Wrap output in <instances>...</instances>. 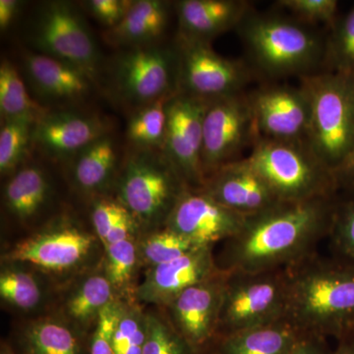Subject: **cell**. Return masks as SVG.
I'll use <instances>...</instances> for the list:
<instances>
[{
	"mask_svg": "<svg viewBox=\"0 0 354 354\" xmlns=\"http://www.w3.org/2000/svg\"><path fill=\"white\" fill-rule=\"evenodd\" d=\"M120 202L102 200L95 205L92 212L93 225L102 244L118 221L127 213Z\"/></svg>",
	"mask_w": 354,
	"mask_h": 354,
	"instance_id": "60d3db41",
	"label": "cell"
},
{
	"mask_svg": "<svg viewBox=\"0 0 354 354\" xmlns=\"http://www.w3.org/2000/svg\"><path fill=\"white\" fill-rule=\"evenodd\" d=\"M50 195V183L43 169L27 165L18 169L4 189L7 209L20 221H27L41 211Z\"/></svg>",
	"mask_w": 354,
	"mask_h": 354,
	"instance_id": "d4e9b609",
	"label": "cell"
},
{
	"mask_svg": "<svg viewBox=\"0 0 354 354\" xmlns=\"http://www.w3.org/2000/svg\"><path fill=\"white\" fill-rule=\"evenodd\" d=\"M334 354H354V335L348 334L337 339Z\"/></svg>",
	"mask_w": 354,
	"mask_h": 354,
	"instance_id": "bcb514c9",
	"label": "cell"
},
{
	"mask_svg": "<svg viewBox=\"0 0 354 354\" xmlns=\"http://www.w3.org/2000/svg\"><path fill=\"white\" fill-rule=\"evenodd\" d=\"M335 179L339 184V190L354 180V147L351 155L335 174Z\"/></svg>",
	"mask_w": 354,
	"mask_h": 354,
	"instance_id": "f6af8a7d",
	"label": "cell"
},
{
	"mask_svg": "<svg viewBox=\"0 0 354 354\" xmlns=\"http://www.w3.org/2000/svg\"><path fill=\"white\" fill-rule=\"evenodd\" d=\"M22 2L17 0H0V29L4 31L19 13Z\"/></svg>",
	"mask_w": 354,
	"mask_h": 354,
	"instance_id": "ee69618b",
	"label": "cell"
},
{
	"mask_svg": "<svg viewBox=\"0 0 354 354\" xmlns=\"http://www.w3.org/2000/svg\"><path fill=\"white\" fill-rule=\"evenodd\" d=\"M300 86L310 102L305 143L335 176L354 147V77L323 70Z\"/></svg>",
	"mask_w": 354,
	"mask_h": 354,
	"instance_id": "277c9868",
	"label": "cell"
},
{
	"mask_svg": "<svg viewBox=\"0 0 354 354\" xmlns=\"http://www.w3.org/2000/svg\"><path fill=\"white\" fill-rule=\"evenodd\" d=\"M197 248L180 234L165 227L144 239L140 246V257L153 268L176 260Z\"/></svg>",
	"mask_w": 354,
	"mask_h": 354,
	"instance_id": "836d02e7",
	"label": "cell"
},
{
	"mask_svg": "<svg viewBox=\"0 0 354 354\" xmlns=\"http://www.w3.org/2000/svg\"><path fill=\"white\" fill-rule=\"evenodd\" d=\"M259 139L248 95H228L209 102L203 123L202 167L205 179L223 165L241 160Z\"/></svg>",
	"mask_w": 354,
	"mask_h": 354,
	"instance_id": "8fae6325",
	"label": "cell"
},
{
	"mask_svg": "<svg viewBox=\"0 0 354 354\" xmlns=\"http://www.w3.org/2000/svg\"><path fill=\"white\" fill-rule=\"evenodd\" d=\"M237 30L251 62L265 76L304 78L323 68L326 36L295 18L251 9Z\"/></svg>",
	"mask_w": 354,
	"mask_h": 354,
	"instance_id": "3957f363",
	"label": "cell"
},
{
	"mask_svg": "<svg viewBox=\"0 0 354 354\" xmlns=\"http://www.w3.org/2000/svg\"><path fill=\"white\" fill-rule=\"evenodd\" d=\"M136 221L130 215L129 212H127L122 218L118 221V223L113 227V230L109 232L108 237H106V241H104V246L106 248L111 244L116 243L125 241V239H131L133 230L136 227Z\"/></svg>",
	"mask_w": 354,
	"mask_h": 354,
	"instance_id": "7bdbcfd3",
	"label": "cell"
},
{
	"mask_svg": "<svg viewBox=\"0 0 354 354\" xmlns=\"http://www.w3.org/2000/svg\"><path fill=\"white\" fill-rule=\"evenodd\" d=\"M225 272L216 339L285 319L286 270Z\"/></svg>",
	"mask_w": 354,
	"mask_h": 354,
	"instance_id": "52a82bcc",
	"label": "cell"
},
{
	"mask_svg": "<svg viewBox=\"0 0 354 354\" xmlns=\"http://www.w3.org/2000/svg\"><path fill=\"white\" fill-rule=\"evenodd\" d=\"M339 194V193H337ZM335 196L279 202L246 216L239 234L223 242L216 265L223 272L286 270L319 251L329 237Z\"/></svg>",
	"mask_w": 354,
	"mask_h": 354,
	"instance_id": "6da1fadb",
	"label": "cell"
},
{
	"mask_svg": "<svg viewBox=\"0 0 354 354\" xmlns=\"http://www.w3.org/2000/svg\"><path fill=\"white\" fill-rule=\"evenodd\" d=\"M46 109L32 99L24 81L10 62L0 66V114L1 120L28 118L38 121Z\"/></svg>",
	"mask_w": 354,
	"mask_h": 354,
	"instance_id": "484cf974",
	"label": "cell"
},
{
	"mask_svg": "<svg viewBox=\"0 0 354 354\" xmlns=\"http://www.w3.org/2000/svg\"><path fill=\"white\" fill-rule=\"evenodd\" d=\"M246 216L216 202L202 189L184 192L165 227L180 234L198 248L225 242L239 234Z\"/></svg>",
	"mask_w": 354,
	"mask_h": 354,
	"instance_id": "5bb4252c",
	"label": "cell"
},
{
	"mask_svg": "<svg viewBox=\"0 0 354 354\" xmlns=\"http://www.w3.org/2000/svg\"><path fill=\"white\" fill-rule=\"evenodd\" d=\"M171 97L158 100L133 113L128 122L127 135L134 149L162 150L167 129V104Z\"/></svg>",
	"mask_w": 354,
	"mask_h": 354,
	"instance_id": "83f0119b",
	"label": "cell"
},
{
	"mask_svg": "<svg viewBox=\"0 0 354 354\" xmlns=\"http://www.w3.org/2000/svg\"><path fill=\"white\" fill-rule=\"evenodd\" d=\"M247 95L259 138L305 141L310 102L301 86H263Z\"/></svg>",
	"mask_w": 354,
	"mask_h": 354,
	"instance_id": "4fadbf2b",
	"label": "cell"
},
{
	"mask_svg": "<svg viewBox=\"0 0 354 354\" xmlns=\"http://www.w3.org/2000/svg\"><path fill=\"white\" fill-rule=\"evenodd\" d=\"M147 339V314L133 305L121 304L113 335V354H143Z\"/></svg>",
	"mask_w": 354,
	"mask_h": 354,
	"instance_id": "d6a6232c",
	"label": "cell"
},
{
	"mask_svg": "<svg viewBox=\"0 0 354 354\" xmlns=\"http://www.w3.org/2000/svg\"><path fill=\"white\" fill-rule=\"evenodd\" d=\"M225 277V272H221L190 286L167 305L172 327L195 354L201 353L218 337Z\"/></svg>",
	"mask_w": 354,
	"mask_h": 354,
	"instance_id": "9a60e30c",
	"label": "cell"
},
{
	"mask_svg": "<svg viewBox=\"0 0 354 354\" xmlns=\"http://www.w3.org/2000/svg\"><path fill=\"white\" fill-rule=\"evenodd\" d=\"M24 70L36 97L55 109L82 104L97 83L82 70L38 53L25 55Z\"/></svg>",
	"mask_w": 354,
	"mask_h": 354,
	"instance_id": "ac0fdd59",
	"label": "cell"
},
{
	"mask_svg": "<svg viewBox=\"0 0 354 354\" xmlns=\"http://www.w3.org/2000/svg\"><path fill=\"white\" fill-rule=\"evenodd\" d=\"M276 6L304 24H323L328 30L339 16L337 0H279Z\"/></svg>",
	"mask_w": 354,
	"mask_h": 354,
	"instance_id": "8d00e7d4",
	"label": "cell"
},
{
	"mask_svg": "<svg viewBox=\"0 0 354 354\" xmlns=\"http://www.w3.org/2000/svg\"><path fill=\"white\" fill-rule=\"evenodd\" d=\"M351 334L354 335V330L351 333Z\"/></svg>",
	"mask_w": 354,
	"mask_h": 354,
	"instance_id": "f907efd6",
	"label": "cell"
},
{
	"mask_svg": "<svg viewBox=\"0 0 354 354\" xmlns=\"http://www.w3.org/2000/svg\"><path fill=\"white\" fill-rule=\"evenodd\" d=\"M0 295L9 304L23 310L35 308L41 298V288L35 277L20 270L1 272Z\"/></svg>",
	"mask_w": 354,
	"mask_h": 354,
	"instance_id": "e575fe53",
	"label": "cell"
},
{
	"mask_svg": "<svg viewBox=\"0 0 354 354\" xmlns=\"http://www.w3.org/2000/svg\"><path fill=\"white\" fill-rule=\"evenodd\" d=\"M290 354H334V351L326 337L304 335Z\"/></svg>",
	"mask_w": 354,
	"mask_h": 354,
	"instance_id": "b9f144b4",
	"label": "cell"
},
{
	"mask_svg": "<svg viewBox=\"0 0 354 354\" xmlns=\"http://www.w3.org/2000/svg\"><path fill=\"white\" fill-rule=\"evenodd\" d=\"M1 354H14V353H11V351H9L8 349L4 348V349H2Z\"/></svg>",
	"mask_w": 354,
	"mask_h": 354,
	"instance_id": "c3c4849f",
	"label": "cell"
},
{
	"mask_svg": "<svg viewBox=\"0 0 354 354\" xmlns=\"http://www.w3.org/2000/svg\"><path fill=\"white\" fill-rule=\"evenodd\" d=\"M221 272L213 248H197L171 262L151 268L137 290V297L148 304L167 306L190 286L208 281Z\"/></svg>",
	"mask_w": 354,
	"mask_h": 354,
	"instance_id": "d6986e66",
	"label": "cell"
},
{
	"mask_svg": "<svg viewBox=\"0 0 354 354\" xmlns=\"http://www.w3.org/2000/svg\"><path fill=\"white\" fill-rule=\"evenodd\" d=\"M108 133L106 122L99 116L73 109H53L37 121L32 146L50 158L71 160Z\"/></svg>",
	"mask_w": 354,
	"mask_h": 354,
	"instance_id": "e0dca14e",
	"label": "cell"
},
{
	"mask_svg": "<svg viewBox=\"0 0 354 354\" xmlns=\"http://www.w3.org/2000/svg\"><path fill=\"white\" fill-rule=\"evenodd\" d=\"M32 41L38 53L82 70L97 82L101 53L83 16L69 2L44 3L32 28Z\"/></svg>",
	"mask_w": 354,
	"mask_h": 354,
	"instance_id": "9c48e42d",
	"label": "cell"
},
{
	"mask_svg": "<svg viewBox=\"0 0 354 354\" xmlns=\"http://www.w3.org/2000/svg\"><path fill=\"white\" fill-rule=\"evenodd\" d=\"M330 254L354 264V193L339 190L329 237Z\"/></svg>",
	"mask_w": 354,
	"mask_h": 354,
	"instance_id": "1f68e13d",
	"label": "cell"
},
{
	"mask_svg": "<svg viewBox=\"0 0 354 354\" xmlns=\"http://www.w3.org/2000/svg\"><path fill=\"white\" fill-rule=\"evenodd\" d=\"M209 102L178 94L167 104V129L162 152L190 189H202L203 123Z\"/></svg>",
	"mask_w": 354,
	"mask_h": 354,
	"instance_id": "7c38bea8",
	"label": "cell"
},
{
	"mask_svg": "<svg viewBox=\"0 0 354 354\" xmlns=\"http://www.w3.org/2000/svg\"><path fill=\"white\" fill-rule=\"evenodd\" d=\"M72 176L83 191L93 192L108 186L115 174L118 149L111 135H104L71 158Z\"/></svg>",
	"mask_w": 354,
	"mask_h": 354,
	"instance_id": "cb8c5ba5",
	"label": "cell"
},
{
	"mask_svg": "<svg viewBox=\"0 0 354 354\" xmlns=\"http://www.w3.org/2000/svg\"><path fill=\"white\" fill-rule=\"evenodd\" d=\"M202 190L244 216L261 213L281 202L248 158L223 165L207 176Z\"/></svg>",
	"mask_w": 354,
	"mask_h": 354,
	"instance_id": "2e32d148",
	"label": "cell"
},
{
	"mask_svg": "<svg viewBox=\"0 0 354 354\" xmlns=\"http://www.w3.org/2000/svg\"><path fill=\"white\" fill-rule=\"evenodd\" d=\"M129 0H90L84 2V6L93 17L111 29L120 24L131 7Z\"/></svg>",
	"mask_w": 354,
	"mask_h": 354,
	"instance_id": "ab89813d",
	"label": "cell"
},
{
	"mask_svg": "<svg viewBox=\"0 0 354 354\" xmlns=\"http://www.w3.org/2000/svg\"><path fill=\"white\" fill-rule=\"evenodd\" d=\"M171 3L160 0H136L120 24L106 30L109 44L122 48L157 43L167 30Z\"/></svg>",
	"mask_w": 354,
	"mask_h": 354,
	"instance_id": "7402d4cb",
	"label": "cell"
},
{
	"mask_svg": "<svg viewBox=\"0 0 354 354\" xmlns=\"http://www.w3.org/2000/svg\"><path fill=\"white\" fill-rule=\"evenodd\" d=\"M113 290L106 276L88 277L70 295L66 304L67 313L81 324L97 319L104 307L115 300Z\"/></svg>",
	"mask_w": 354,
	"mask_h": 354,
	"instance_id": "f546056e",
	"label": "cell"
},
{
	"mask_svg": "<svg viewBox=\"0 0 354 354\" xmlns=\"http://www.w3.org/2000/svg\"><path fill=\"white\" fill-rule=\"evenodd\" d=\"M285 319L300 332L342 339L354 330V264L319 251L286 269Z\"/></svg>",
	"mask_w": 354,
	"mask_h": 354,
	"instance_id": "7a4b0ae2",
	"label": "cell"
},
{
	"mask_svg": "<svg viewBox=\"0 0 354 354\" xmlns=\"http://www.w3.org/2000/svg\"><path fill=\"white\" fill-rule=\"evenodd\" d=\"M178 35L211 43L223 32L237 29L252 4L245 0H181L174 4Z\"/></svg>",
	"mask_w": 354,
	"mask_h": 354,
	"instance_id": "44dd1931",
	"label": "cell"
},
{
	"mask_svg": "<svg viewBox=\"0 0 354 354\" xmlns=\"http://www.w3.org/2000/svg\"><path fill=\"white\" fill-rule=\"evenodd\" d=\"M247 158L279 201H304L339 192L334 174L305 141L259 138Z\"/></svg>",
	"mask_w": 354,
	"mask_h": 354,
	"instance_id": "5b68a950",
	"label": "cell"
},
{
	"mask_svg": "<svg viewBox=\"0 0 354 354\" xmlns=\"http://www.w3.org/2000/svg\"><path fill=\"white\" fill-rule=\"evenodd\" d=\"M94 237L76 227H64L34 235L20 242L8 259L51 272H65L83 262L92 250Z\"/></svg>",
	"mask_w": 354,
	"mask_h": 354,
	"instance_id": "ffe728a7",
	"label": "cell"
},
{
	"mask_svg": "<svg viewBox=\"0 0 354 354\" xmlns=\"http://www.w3.org/2000/svg\"><path fill=\"white\" fill-rule=\"evenodd\" d=\"M120 308V302L113 300L97 317L91 344V354H113L114 330Z\"/></svg>",
	"mask_w": 354,
	"mask_h": 354,
	"instance_id": "f35d334b",
	"label": "cell"
},
{
	"mask_svg": "<svg viewBox=\"0 0 354 354\" xmlns=\"http://www.w3.org/2000/svg\"><path fill=\"white\" fill-rule=\"evenodd\" d=\"M328 31L324 70L354 77V4Z\"/></svg>",
	"mask_w": 354,
	"mask_h": 354,
	"instance_id": "f1b7e54d",
	"label": "cell"
},
{
	"mask_svg": "<svg viewBox=\"0 0 354 354\" xmlns=\"http://www.w3.org/2000/svg\"><path fill=\"white\" fill-rule=\"evenodd\" d=\"M187 185L158 150H136L128 156L118 181V202L137 225H165Z\"/></svg>",
	"mask_w": 354,
	"mask_h": 354,
	"instance_id": "8992f818",
	"label": "cell"
},
{
	"mask_svg": "<svg viewBox=\"0 0 354 354\" xmlns=\"http://www.w3.org/2000/svg\"><path fill=\"white\" fill-rule=\"evenodd\" d=\"M179 70L176 43L123 48L114 60L111 83L118 99L135 111L178 94Z\"/></svg>",
	"mask_w": 354,
	"mask_h": 354,
	"instance_id": "ba28073f",
	"label": "cell"
},
{
	"mask_svg": "<svg viewBox=\"0 0 354 354\" xmlns=\"http://www.w3.org/2000/svg\"><path fill=\"white\" fill-rule=\"evenodd\" d=\"M22 342L27 354H82L76 335L65 324L51 319L30 324Z\"/></svg>",
	"mask_w": 354,
	"mask_h": 354,
	"instance_id": "4316f807",
	"label": "cell"
},
{
	"mask_svg": "<svg viewBox=\"0 0 354 354\" xmlns=\"http://www.w3.org/2000/svg\"><path fill=\"white\" fill-rule=\"evenodd\" d=\"M37 120L21 118L2 122L0 130V172L10 174L21 165L32 146Z\"/></svg>",
	"mask_w": 354,
	"mask_h": 354,
	"instance_id": "4dcf8cb0",
	"label": "cell"
},
{
	"mask_svg": "<svg viewBox=\"0 0 354 354\" xmlns=\"http://www.w3.org/2000/svg\"><path fill=\"white\" fill-rule=\"evenodd\" d=\"M143 354H195L169 320L147 314V339Z\"/></svg>",
	"mask_w": 354,
	"mask_h": 354,
	"instance_id": "d590c367",
	"label": "cell"
},
{
	"mask_svg": "<svg viewBox=\"0 0 354 354\" xmlns=\"http://www.w3.org/2000/svg\"><path fill=\"white\" fill-rule=\"evenodd\" d=\"M304 333L286 319L216 339L218 354H290Z\"/></svg>",
	"mask_w": 354,
	"mask_h": 354,
	"instance_id": "603a6c76",
	"label": "cell"
},
{
	"mask_svg": "<svg viewBox=\"0 0 354 354\" xmlns=\"http://www.w3.org/2000/svg\"><path fill=\"white\" fill-rule=\"evenodd\" d=\"M106 252V278L114 290H124L131 281L138 257L132 237L109 245Z\"/></svg>",
	"mask_w": 354,
	"mask_h": 354,
	"instance_id": "74e56055",
	"label": "cell"
},
{
	"mask_svg": "<svg viewBox=\"0 0 354 354\" xmlns=\"http://www.w3.org/2000/svg\"><path fill=\"white\" fill-rule=\"evenodd\" d=\"M179 93L205 102L241 94L252 72L241 60L221 57L211 43L177 36Z\"/></svg>",
	"mask_w": 354,
	"mask_h": 354,
	"instance_id": "30bf717a",
	"label": "cell"
},
{
	"mask_svg": "<svg viewBox=\"0 0 354 354\" xmlns=\"http://www.w3.org/2000/svg\"><path fill=\"white\" fill-rule=\"evenodd\" d=\"M341 190H348L354 193V180L351 181V183H348V185L344 186V187L342 188Z\"/></svg>",
	"mask_w": 354,
	"mask_h": 354,
	"instance_id": "7dc6e473",
	"label": "cell"
},
{
	"mask_svg": "<svg viewBox=\"0 0 354 354\" xmlns=\"http://www.w3.org/2000/svg\"><path fill=\"white\" fill-rule=\"evenodd\" d=\"M208 354H218V353H214V351H211V353H209Z\"/></svg>",
	"mask_w": 354,
	"mask_h": 354,
	"instance_id": "681fc988",
	"label": "cell"
}]
</instances>
